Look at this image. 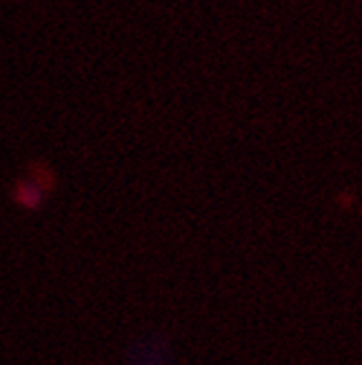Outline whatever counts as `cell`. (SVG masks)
<instances>
[{
    "instance_id": "1",
    "label": "cell",
    "mask_w": 362,
    "mask_h": 365,
    "mask_svg": "<svg viewBox=\"0 0 362 365\" xmlns=\"http://www.w3.org/2000/svg\"><path fill=\"white\" fill-rule=\"evenodd\" d=\"M56 187V178L49 168H29V176L14 180L11 185V200L16 207L25 212H36L45 205L47 196Z\"/></svg>"
}]
</instances>
